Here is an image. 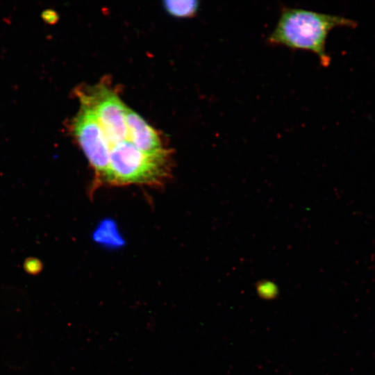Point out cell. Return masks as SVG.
I'll return each instance as SVG.
<instances>
[{
	"mask_svg": "<svg viewBox=\"0 0 375 375\" xmlns=\"http://www.w3.org/2000/svg\"><path fill=\"white\" fill-rule=\"evenodd\" d=\"M356 26L355 21L342 16L283 7L267 42L273 46L310 51L318 57L323 67H328L331 58L326 51V42L329 32L337 27Z\"/></svg>",
	"mask_w": 375,
	"mask_h": 375,
	"instance_id": "6da1fadb",
	"label": "cell"
},
{
	"mask_svg": "<svg viewBox=\"0 0 375 375\" xmlns=\"http://www.w3.org/2000/svg\"><path fill=\"white\" fill-rule=\"evenodd\" d=\"M168 154L150 156L129 140L110 149V162L103 182L112 185H160L169 175Z\"/></svg>",
	"mask_w": 375,
	"mask_h": 375,
	"instance_id": "7a4b0ae2",
	"label": "cell"
},
{
	"mask_svg": "<svg viewBox=\"0 0 375 375\" xmlns=\"http://www.w3.org/2000/svg\"><path fill=\"white\" fill-rule=\"evenodd\" d=\"M72 133L95 172L103 182L110 162V149L93 110L82 104L72 122Z\"/></svg>",
	"mask_w": 375,
	"mask_h": 375,
	"instance_id": "3957f363",
	"label": "cell"
},
{
	"mask_svg": "<svg viewBox=\"0 0 375 375\" xmlns=\"http://www.w3.org/2000/svg\"><path fill=\"white\" fill-rule=\"evenodd\" d=\"M94 94L92 98L83 95L81 102L93 110L110 149L120 142L129 140L126 122L127 107L116 94L105 88Z\"/></svg>",
	"mask_w": 375,
	"mask_h": 375,
	"instance_id": "277c9868",
	"label": "cell"
},
{
	"mask_svg": "<svg viewBox=\"0 0 375 375\" xmlns=\"http://www.w3.org/2000/svg\"><path fill=\"white\" fill-rule=\"evenodd\" d=\"M126 122L129 141L140 151L150 156L168 154L156 131L140 115L128 108Z\"/></svg>",
	"mask_w": 375,
	"mask_h": 375,
	"instance_id": "5b68a950",
	"label": "cell"
},
{
	"mask_svg": "<svg viewBox=\"0 0 375 375\" xmlns=\"http://www.w3.org/2000/svg\"><path fill=\"white\" fill-rule=\"evenodd\" d=\"M199 2L195 0L165 1L164 7L173 16L188 17L194 16L198 10Z\"/></svg>",
	"mask_w": 375,
	"mask_h": 375,
	"instance_id": "8992f818",
	"label": "cell"
},
{
	"mask_svg": "<svg viewBox=\"0 0 375 375\" xmlns=\"http://www.w3.org/2000/svg\"><path fill=\"white\" fill-rule=\"evenodd\" d=\"M24 267L28 272L35 273L41 269L42 264L38 259L29 258L26 261Z\"/></svg>",
	"mask_w": 375,
	"mask_h": 375,
	"instance_id": "52a82bcc",
	"label": "cell"
},
{
	"mask_svg": "<svg viewBox=\"0 0 375 375\" xmlns=\"http://www.w3.org/2000/svg\"><path fill=\"white\" fill-rule=\"evenodd\" d=\"M42 17L44 22L51 24L55 23L57 21L58 16L55 11L46 10L42 12Z\"/></svg>",
	"mask_w": 375,
	"mask_h": 375,
	"instance_id": "ba28073f",
	"label": "cell"
}]
</instances>
